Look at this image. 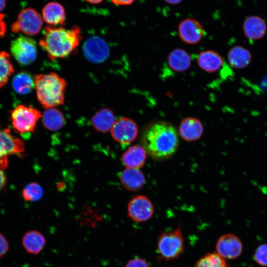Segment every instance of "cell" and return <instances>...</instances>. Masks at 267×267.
I'll return each mask as SVG.
<instances>
[{"label": "cell", "mask_w": 267, "mask_h": 267, "mask_svg": "<svg viewBox=\"0 0 267 267\" xmlns=\"http://www.w3.org/2000/svg\"><path fill=\"white\" fill-rule=\"evenodd\" d=\"M44 190L42 186L36 182L28 184L23 190L22 195L26 201H37L43 196Z\"/></svg>", "instance_id": "obj_28"}, {"label": "cell", "mask_w": 267, "mask_h": 267, "mask_svg": "<svg viewBox=\"0 0 267 267\" xmlns=\"http://www.w3.org/2000/svg\"><path fill=\"white\" fill-rule=\"evenodd\" d=\"M110 132L114 140L121 144L127 145L137 137L138 127L132 119L121 117L115 121Z\"/></svg>", "instance_id": "obj_9"}, {"label": "cell", "mask_w": 267, "mask_h": 267, "mask_svg": "<svg viewBox=\"0 0 267 267\" xmlns=\"http://www.w3.org/2000/svg\"><path fill=\"white\" fill-rule=\"evenodd\" d=\"M37 99L45 109L54 108L64 102L67 81L54 72L39 74L34 78Z\"/></svg>", "instance_id": "obj_3"}, {"label": "cell", "mask_w": 267, "mask_h": 267, "mask_svg": "<svg viewBox=\"0 0 267 267\" xmlns=\"http://www.w3.org/2000/svg\"><path fill=\"white\" fill-rule=\"evenodd\" d=\"M165 1L171 4H177L179 3L182 0H164Z\"/></svg>", "instance_id": "obj_36"}, {"label": "cell", "mask_w": 267, "mask_h": 267, "mask_svg": "<svg viewBox=\"0 0 267 267\" xmlns=\"http://www.w3.org/2000/svg\"><path fill=\"white\" fill-rule=\"evenodd\" d=\"M43 25V19L39 13L33 8H26L19 12L17 21L11 26V30L34 36L40 32Z\"/></svg>", "instance_id": "obj_6"}, {"label": "cell", "mask_w": 267, "mask_h": 267, "mask_svg": "<svg viewBox=\"0 0 267 267\" xmlns=\"http://www.w3.org/2000/svg\"><path fill=\"white\" fill-rule=\"evenodd\" d=\"M115 121L112 110L103 108L93 115L91 119V124L98 132L105 133L111 131Z\"/></svg>", "instance_id": "obj_23"}, {"label": "cell", "mask_w": 267, "mask_h": 267, "mask_svg": "<svg viewBox=\"0 0 267 267\" xmlns=\"http://www.w3.org/2000/svg\"><path fill=\"white\" fill-rule=\"evenodd\" d=\"M87 1L93 3V4H97L98 3H100L102 1V0H86Z\"/></svg>", "instance_id": "obj_37"}, {"label": "cell", "mask_w": 267, "mask_h": 267, "mask_svg": "<svg viewBox=\"0 0 267 267\" xmlns=\"http://www.w3.org/2000/svg\"><path fill=\"white\" fill-rule=\"evenodd\" d=\"M197 63L200 69L207 73H212L219 70L224 62L219 53L212 50H206L199 53Z\"/></svg>", "instance_id": "obj_17"}, {"label": "cell", "mask_w": 267, "mask_h": 267, "mask_svg": "<svg viewBox=\"0 0 267 267\" xmlns=\"http://www.w3.org/2000/svg\"><path fill=\"white\" fill-rule=\"evenodd\" d=\"M25 150L23 141L14 136L10 129L0 128V169L4 170L8 165V156L19 155Z\"/></svg>", "instance_id": "obj_8"}, {"label": "cell", "mask_w": 267, "mask_h": 267, "mask_svg": "<svg viewBox=\"0 0 267 267\" xmlns=\"http://www.w3.org/2000/svg\"><path fill=\"white\" fill-rule=\"evenodd\" d=\"M83 51L86 57L90 61L100 63L104 61L109 55V47L101 38L93 37L85 43Z\"/></svg>", "instance_id": "obj_13"}, {"label": "cell", "mask_w": 267, "mask_h": 267, "mask_svg": "<svg viewBox=\"0 0 267 267\" xmlns=\"http://www.w3.org/2000/svg\"><path fill=\"white\" fill-rule=\"evenodd\" d=\"M12 85L14 90L18 93L26 94L35 88L34 79L26 72L16 75L12 80Z\"/></svg>", "instance_id": "obj_25"}, {"label": "cell", "mask_w": 267, "mask_h": 267, "mask_svg": "<svg viewBox=\"0 0 267 267\" xmlns=\"http://www.w3.org/2000/svg\"><path fill=\"white\" fill-rule=\"evenodd\" d=\"M254 258L259 265L267 267V243L262 244L256 249Z\"/></svg>", "instance_id": "obj_29"}, {"label": "cell", "mask_w": 267, "mask_h": 267, "mask_svg": "<svg viewBox=\"0 0 267 267\" xmlns=\"http://www.w3.org/2000/svg\"><path fill=\"white\" fill-rule=\"evenodd\" d=\"M129 217L134 222H143L150 220L154 213L151 201L144 195H137L132 198L128 206Z\"/></svg>", "instance_id": "obj_10"}, {"label": "cell", "mask_w": 267, "mask_h": 267, "mask_svg": "<svg viewBox=\"0 0 267 267\" xmlns=\"http://www.w3.org/2000/svg\"><path fill=\"white\" fill-rule=\"evenodd\" d=\"M167 62L173 71L182 72L189 69L191 66V58L190 54L184 49L176 48L169 53Z\"/></svg>", "instance_id": "obj_21"}, {"label": "cell", "mask_w": 267, "mask_h": 267, "mask_svg": "<svg viewBox=\"0 0 267 267\" xmlns=\"http://www.w3.org/2000/svg\"><path fill=\"white\" fill-rule=\"evenodd\" d=\"M46 244L44 235L38 230L26 232L22 238V245L25 251L31 255H38L44 249Z\"/></svg>", "instance_id": "obj_18"}, {"label": "cell", "mask_w": 267, "mask_h": 267, "mask_svg": "<svg viewBox=\"0 0 267 267\" xmlns=\"http://www.w3.org/2000/svg\"><path fill=\"white\" fill-rule=\"evenodd\" d=\"M9 245L5 236L0 232V258L4 256L8 252Z\"/></svg>", "instance_id": "obj_31"}, {"label": "cell", "mask_w": 267, "mask_h": 267, "mask_svg": "<svg viewBox=\"0 0 267 267\" xmlns=\"http://www.w3.org/2000/svg\"><path fill=\"white\" fill-rule=\"evenodd\" d=\"M6 31V24L4 21V15L0 14V38L3 37Z\"/></svg>", "instance_id": "obj_32"}, {"label": "cell", "mask_w": 267, "mask_h": 267, "mask_svg": "<svg viewBox=\"0 0 267 267\" xmlns=\"http://www.w3.org/2000/svg\"><path fill=\"white\" fill-rule=\"evenodd\" d=\"M10 61V55L5 51L0 52V89L7 82L9 78L14 72Z\"/></svg>", "instance_id": "obj_26"}, {"label": "cell", "mask_w": 267, "mask_h": 267, "mask_svg": "<svg viewBox=\"0 0 267 267\" xmlns=\"http://www.w3.org/2000/svg\"><path fill=\"white\" fill-rule=\"evenodd\" d=\"M10 51L17 61L23 65L31 64L37 56L35 41L24 36H21L12 41Z\"/></svg>", "instance_id": "obj_7"}, {"label": "cell", "mask_w": 267, "mask_h": 267, "mask_svg": "<svg viewBox=\"0 0 267 267\" xmlns=\"http://www.w3.org/2000/svg\"><path fill=\"white\" fill-rule=\"evenodd\" d=\"M42 120L44 128L51 131L60 130L65 123L64 115L56 107L46 109L42 115Z\"/></svg>", "instance_id": "obj_24"}, {"label": "cell", "mask_w": 267, "mask_h": 267, "mask_svg": "<svg viewBox=\"0 0 267 267\" xmlns=\"http://www.w3.org/2000/svg\"><path fill=\"white\" fill-rule=\"evenodd\" d=\"M193 267H227L225 260L216 252L209 253L199 259Z\"/></svg>", "instance_id": "obj_27"}, {"label": "cell", "mask_w": 267, "mask_h": 267, "mask_svg": "<svg viewBox=\"0 0 267 267\" xmlns=\"http://www.w3.org/2000/svg\"><path fill=\"white\" fill-rule=\"evenodd\" d=\"M6 177L3 170L0 169V192L5 184Z\"/></svg>", "instance_id": "obj_33"}, {"label": "cell", "mask_w": 267, "mask_h": 267, "mask_svg": "<svg viewBox=\"0 0 267 267\" xmlns=\"http://www.w3.org/2000/svg\"><path fill=\"white\" fill-rule=\"evenodd\" d=\"M184 241L180 227L163 231L158 236L156 258L159 261L169 262L178 259L184 250Z\"/></svg>", "instance_id": "obj_4"}, {"label": "cell", "mask_w": 267, "mask_h": 267, "mask_svg": "<svg viewBox=\"0 0 267 267\" xmlns=\"http://www.w3.org/2000/svg\"><path fill=\"white\" fill-rule=\"evenodd\" d=\"M42 115L34 107L20 104L11 112L12 125L20 134L33 132Z\"/></svg>", "instance_id": "obj_5"}, {"label": "cell", "mask_w": 267, "mask_h": 267, "mask_svg": "<svg viewBox=\"0 0 267 267\" xmlns=\"http://www.w3.org/2000/svg\"><path fill=\"white\" fill-rule=\"evenodd\" d=\"M125 267H150L148 263L144 259L135 257L129 260Z\"/></svg>", "instance_id": "obj_30"}, {"label": "cell", "mask_w": 267, "mask_h": 267, "mask_svg": "<svg viewBox=\"0 0 267 267\" xmlns=\"http://www.w3.org/2000/svg\"><path fill=\"white\" fill-rule=\"evenodd\" d=\"M119 177L122 186L131 191H138L145 183L144 175L139 169L126 168Z\"/></svg>", "instance_id": "obj_15"}, {"label": "cell", "mask_w": 267, "mask_h": 267, "mask_svg": "<svg viewBox=\"0 0 267 267\" xmlns=\"http://www.w3.org/2000/svg\"><path fill=\"white\" fill-rule=\"evenodd\" d=\"M245 36L251 41L262 39L266 34L267 25L265 21L257 16H251L244 21L243 25Z\"/></svg>", "instance_id": "obj_19"}, {"label": "cell", "mask_w": 267, "mask_h": 267, "mask_svg": "<svg viewBox=\"0 0 267 267\" xmlns=\"http://www.w3.org/2000/svg\"><path fill=\"white\" fill-rule=\"evenodd\" d=\"M204 127L198 119L188 117L180 123L178 133L183 140L192 142L198 140L202 135Z\"/></svg>", "instance_id": "obj_14"}, {"label": "cell", "mask_w": 267, "mask_h": 267, "mask_svg": "<svg viewBox=\"0 0 267 267\" xmlns=\"http://www.w3.org/2000/svg\"><path fill=\"white\" fill-rule=\"evenodd\" d=\"M6 0H0V12L5 7Z\"/></svg>", "instance_id": "obj_35"}, {"label": "cell", "mask_w": 267, "mask_h": 267, "mask_svg": "<svg viewBox=\"0 0 267 267\" xmlns=\"http://www.w3.org/2000/svg\"><path fill=\"white\" fill-rule=\"evenodd\" d=\"M42 18L50 25H63L66 20L65 9L58 2H48L43 8Z\"/></svg>", "instance_id": "obj_20"}, {"label": "cell", "mask_w": 267, "mask_h": 267, "mask_svg": "<svg viewBox=\"0 0 267 267\" xmlns=\"http://www.w3.org/2000/svg\"><path fill=\"white\" fill-rule=\"evenodd\" d=\"M142 146L154 159L163 160L172 156L178 144V134L170 123L159 121L148 127L141 137Z\"/></svg>", "instance_id": "obj_1"}, {"label": "cell", "mask_w": 267, "mask_h": 267, "mask_svg": "<svg viewBox=\"0 0 267 267\" xmlns=\"http://www.w3.org/2000/svg\"><path fill=\"white\" fill-rule=\"evenodd\" d=\"M147 152L142 146L134 145L123 154L122 162L126 168L139 169L145 164Z\"/></svg>", "instance_id": "obj_16"}, {"label": "cell", "mask_w": 267, "mask_h": 267, "mask_svg": "<svg viewBox=\"0 0 267 267\" xmlns=\"http://www.w3.org/2000/svg\"><path fill=\"white\" fill-rule=\"evenodd\" d=\"M178 33L180 40L189 44H198L206 34L202 25L191 18H186L179 23Z\"/></svg>", "instance_id": "obj_12"}, {"label": "cell", "mask_w": 267, "mask_h": 267, "mask_svg": "<svg viewBox=\"0 0 267 267\" xmlns=\"http://www.w3.org/2000/svg\"><path fill=\"white\" fill-rule=\"evenodd\" d=\"M115 4L124 5L132 3L134 0H111Z\"/></svg>", "instance_id": "obj_34"}, {"label": "cell", "mask_w": 267, "mask_h": 267, "mask_svg": "<svg viewBox=\"0 0 267 267\" xmlns=\"http://www.w3.org/2000/svg\"><path fill=\"white\" fill-rule=\"evenodd\" d=\"M81 39V29L77 26L69 29L46 26L39 45L50 59L55 60L69 55L79 45Z\"/></svg>", "instance_id": "obj_2"}, {"label": "cell", "mask_w": 267, "mask_h": 267, "mask_svg": "<svg viewBox=\"0 0 267 267\" xmlns=\"http://www.w3.org/2000/svg\"><path fill=\"white\" fill-rule=\"evenodd\" d=\"M216 253L225 259H235L242 253L243 245L240 239L231 233L220 237L216 244Z\"/></svg>", "instance_id": "obj_11"}, {"label": "cell", "mask_w": 267, "mask_h": 267, "mask_svg": "<svg viewBox=\"0 0 267 267\" xmlns=\"http://www.w3.org/2000/svg\"><path fill=\"white\" fill-rule=\"evenodd\" d=\"M228 63L234 68L242 69L247 67L251 62L252 55L250 51L241 45H235L228 51Z\"/></svg>", "instance_id": "obj_22"}]
</instances>
